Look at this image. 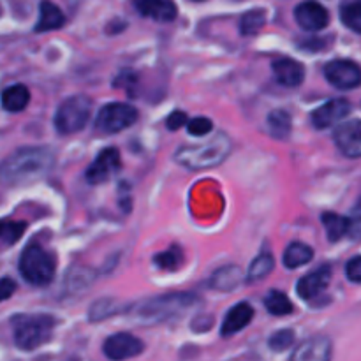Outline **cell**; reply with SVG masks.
I'll return each instance as SVG.
<instances>
[{
  "label": "cell",
  "instance_id": "obj_1",
  "mask_svg": "<svg viewBox=\"0 0 361 361\" xmlns=\"http://www.w3.org/2000/svg\"><path fill=\"white\" fill-rule=\"evenodd\" d=\"M55 164V154L46 147H25L6 157L0 164V185L21 187L48 175Z\"/></svg>",
  "mask_w": 361,
  "mask_h": 361
},
{
  "label": "cell",
  "instance_id": "obj_2",
  "mask_svg": "<svg viewBox=\"0 0 361 361\" xmlns=\"http://www.w3.org/2000/svg\"><path fill=\"white\" fill-rule=\"evenodd\" d=\"M231 152V140L228 134L219 133L204 143L185 145L180 147L175 154V161L187 169H208L222 164Z\"/></svg>",
  "mask_w": 361,
  "mask_h": 361
},
{
  "label": "cell",
  "instance_id": "obj_3",
  "mask_svg": "<svg viewBox=\"0 0 361 361\" xmlns=\"http://www.w3.org/2000/svg\"><path fill=\"white\" fill-rule=\"evenodd\" d=\"M14 344L21 351H34L51 341L55 330V317L46 314H23L14 316L13 321Z\"/></svg>",
  "mask_w": 361,
  "mask_h": 361
},
{
  "label": "cell",
  "instance_id": "obj_4",
  "mask_svg": "<svg viewBox=\"0 0 361 361\" xmlns=\"http://www.w3.org/2000/svg\"><path fill=\"white\" fill-rule=\"evenodd\" d=\"M197 302H200V298L192 293H175V295H164L147 300L136 307L134 314L141 323H162V321H168L178 314L185 312V310L192 309Z\"/></svg>",
  "mask_w": 361,
  "mask_h": 361
},
{
  "label": "cell",
  "instance_id": "obj_5",
  "mask_svg": "<svg viewBox=\"0 0 361 361\" xmlns=\"http://www.w3.org/2000/svg\"><path fill=\"white\" fill-rule=\"evenodd\" d=\"M20 274L28 284L32 286H48L55 277V257L42 249L39 243H30L27 249L21 252L20 257Z\"/></svg>",
  "mask_w": 361,
  "mask_h": 361
},
{
  "label": "cell",
  "instance_id": "obj_6",
  "mask_svg": "<svg viewBox=\"0 0 361 361\" xmlns=\"http://www.w3.org/2000/svg\"><path fill=\"white\" fill-rule=\"evenodd\" d=\"M90 115L92 99L83 94L73 95L59 106L53 123H55L56 133L62 134V136H69V134L80 133L87 126Z\"/></svg>",
  "mask_w": 361,
  "mask_h": 361
},
{
  "label": "cell",
  "instance_id": "obj_7",
  "mask_svg": "<svg viewBox=\"0 0 361 361\" xmlns=\"http://www.w3.org/2000/svg\"><path fill=\"white\" fill-rule=\"evenodd\" d=\"M137 120V111L130 104L126 102H111L101 108L97 120H95V129L104 134H116L123 129H129Z\"/></svg>",
  "mask_w": 361,
  "mask_h": 361
},
{
  "label": "cell",
  "instance_id": "obj_8",
  "mask_svg": "<svg viewBox=\"0 0 361 361\" xmlns=\"http://www.w3.org/2000/svg\"><path fill=\"white\" fill-rule=\"evenodd\" d=\"M122 168V159H120V152L115 147L104 148L101 154L95 157V161L85 171V178L90 185H99V183L108 182L111 176Z\"/></svg>",
  "mask_w": 361,
  "mask_h": 361
},
{
  "label": "cell",
  "instance_id": "obj_9",
  "mask_svg": "<svg viewBox=\"0 0 361 361\" xmlns=\"http://www.w3.org/2000/svg\"><path fill=\"white\" fill-rule=\"evenodd\" d=\"M324 76L338 90H353L361 85V67L351 60H331L324 66Z\"/></svg>",
  "mask_w": 361,
  "mask_h": 361
},
{
  "label": "cell",
  "instance_id": "obj_10",
  "mask_svg": "<svg viewBox=\"0 0 361 361\" xmlns=\"http://www.w3.org/2000/svg\"><path fill=\"white\" fill-rule=\"evenodd\" d=\"M295 18L300 27L309 32L323 30L330 23V13H328V9L323 4L316 2V0H307V2L300 4L295 9Z\"/></svg>",
  "mask_w": 361,
  "mask_h": 361
},
{
  "label": "cell",
  "instance_id": "obj_11",
  "mask_svg": "<svg viewBox=\"0 0 361 361\" xmlns=\"http://www.w3.org/2000/svg\"><path fill=\"white\" fill-rule=\"evenodd\" d=\"M102 351L109 360H129L143 353V342L130 334H116L104 342Z\"/></svg>",
  "mask_w": 361,
  "mask_h": 361
},
{
  "label": "cell",
  "instance_id": "obj_12",
  "mask_svg": "<svg viewBox=\"0 0 361 361\" xmlns=\"http://www.w3.org/2000/svg\"><path fill=\"white\" fill-rule=\"evenodd\" d=\"M349 113H351V102L345 101V99H331V101L324 102L323 106L314 109L310 120L317 129H328V127L344 120Z\"/></svg>",
  "mask_w": 361,
  "mask_h": 361
},
{
  "label": "cell",
  "instance_id": "obj_13",
  "mask_svg": "<svg viewBox=\"0 0 361 361\" xmlns=\"http://www.w3.org/2000/svg\"><path fill=\"white\" fill-rule=\"evenodd\" d=\"M338 150L349 159L361 157V120H351L337 127L334 134Z\"/></svg>",
  "mask_w": 361,
  "mask_h": 361
},
{
  "label": "cell",
  "instance_id": "obj_14",
  "mask_svg": "<svg viewBox=\"0 0 361 361\" xmlns=\"http://www.w3.org/2000/svg\"><path fill=\"white\" fill-rule=\"evenodd\" d=\"M331 281V267L324 264V267H319L317 270L310 271L309 275L302 277L296 284V293L302 300H314L328 288Z\"/></svg>",
  "mask_w": 361,
  "mask_h": 361
},
{
  "label": "cell",
  "instance_id": "obj_15",
  "mask_svg": "<svg viewBox=\"0 0 361 361\" xmlns=\"http://www.w3.org/2000/svg\"><path fill=\"white\" fill-rule=\"evenodd\" d=\"M133 6L141 16L152 18L161 23H169L178 14L176 4L173 0H133Z\"/></svg>",
  "mask_w": 361,
  "mask_h": 361
},
{
  "label": "cell",
  "instance_id": "obj_16",
  "mask_svg": "<svg viewBox=\"0 0 361 361\" xmlns=\"http://www.w3.org/2000/svg\"><path fill=\"white\" fill-rule=\"evenodd\" d=\"M271 69H274L275 80L281 85H284V87H300L303 80H305V67L300 62H296V60L288 59V56L275 60L271 63Z\"/></svg>",
  "mask_w": 361,
  "mask_h": 361
},
{
  "label": "cell",
  "instance_id": "obj_17",
  "mask_svg": "<svg viewBox=\"0 0 361 361\" xmlns=\"http://www.w3.org/2000/svg\"><path fill=\"white\" fill-rule=\"evenodd\" d=\"M252 317H254L252 307L245 302L238 303V305H235L228 314H226V319L221 328V335L222 337H233V335H236L238 331H242L243 328L249 326Z\"/></svg>",
  "mask_w": 361,
  "mask_h": 361
},
{
  "label": "cell",
  "instance_id": "obj_18",
  "mask_svg": "<svg viewBox=\"0 0 361 361\" xmlns=\"http://www.w3.org/2000/svg\"><path fill=\"white\" fill-rule=\"evenodd\" d=\"M296 361H324L331 358V342L326 337H314L305 341L291 356Z\"/></svg>",
  "mask_w": 361,
  "mask_h": 361
},
{
  "label": "cell",
  "instance_id": "obj_19",
  "mask_svg": "<svg viewBox=\"0 0 361 361\" xmlns=\"http://www.w3.org/2000/svg\"><path fill=\"white\" fill-rule=\"evenodd\" d=\"M63 23H66V16L59 6H55L49 0H42L39 4V20L35 25V32L56 30V28H62Z\"/></svg>",
  "mask_w": 361,
  "mask_h": 361
},
{
  "label": "cell",
  "instance_id": "obj_20",
  "mask_svg": "<svg viewBox=\"0 0 361 361\" xmlns=\"http://www.w3.org/2000/svg\"><path fill=\"white\" fill-rule=\"evenodd\" d=\"M0 101H2V108L6 109V111L20 113L23 111L28 106V102H30V92H28V88L25 87V85H11V87H7L6 90L2 92Z\"/></svg>",
  "mask_w": 361,
  "mask_h": 361
},
{
  "label": "cell",
  "instance_id": "obj_21",
  "mask_svg": "<svg viewBox=\"0 0 361 361\" xmlns=\"http://www.w3.org/2000/svg\"><path fill=\"white\" fill-rule=\"evenodd\" d=\"M312 257H314L312 247H309L307 243H302V242H293L289 243L288 249H286L282 261H284L286 268L295 270V268L305 267L307 263H310Z\"/></svg>",
  "mask_w": 361,
  "mask_h": 361
},
{
  "label": "cell",
  "instance_id": "obj_22",
  "mask_svg": "<svg viewBox=\"0 0 361 361\" xmlns=\"http://www.w3.org/2000/svg\"><path fill=\"white\" fill-rule=\"evenodd\" d=\"M242 270L235 264H229V267L219 268L210 279V286L219 291H233L236 286L242 282Z\"/></svg>",
  "mask_w": 361,
  "mask_h": 361
},
{
  "label": "cell",
  "instance_id": "obj_23",
  "mask_svg": "<svg viewBox=\"0 0 361 361\" xmlns=\"http://www.w3.org/2000/svg\"><path fill=\"white\" fill-rule=\"evenodd\" d=\"M267 127L271 137H275V140H286L291 134L293 129L291 115L288 111H284V109L271 111L267 118Z\"/></svg>",
  "mask_w": 361,
  "mask_h": 361
},
{
  "label": "cell",
  "instance_id": "obj_24",
  "mask_svg": "<svg viewBox=\"0 0 361 361\" xmlns=\"http://www.w3.org/2000/svg\"><path fill=\"white\" fill-rule=\"evenodd\" d=\"M321 222H323L324 229H326V235L330 242H338L345 235H349L348 217H342V215L334 214V212H326V214L321 215Z\"/></svg>",
  "mask_w": 361,
  "mask_h": 361
},
{
  "label": "cell",
  "instance_id": "obj_25",
  "mask_svg": "<svg viewBox=\"0 0 361 361\" xmlns=\"http://www.w3.org/2000/svg\"><path fill=\"white\" fill-rule=\"evenodd\" d=\"M341 20L353 32L361 34V0H344L341 6Z\"/></svg>",
  "mask_w": 361,
  "mask_h": 361
},
{
  "label": "cell",
  "instance_id": "obj_26",
  "mask_svg": "<svg viewBox=\"0 0 361 361\" xmlns=\"http://www.w3.org/2000/svg\"><path fill=\"white\" fill-rule=\"evenodd\" d=\"M264 307H267V310L271 314V316L282 317V316H288V314L293 312L291 300H289L284 293L277 291V289H274V291L268 293V296L264 298Z\"/></svg>",
  "mask_w": 361,
  "mask_h": 361
},
{
  "label": "cell",
  "instance_id": "obj_27",
  "mask_svg": "<svg viewBox=\"0 0 361 361\" xmlns=\"http://www.w3.org/2000/svg\"><path fill=\"white\" fill-rule=\"evenodd\" d=\"M275 267V259L270 252H263L252 261L249 268V275H247V281L249 282H256V281H263L264 277L271 274Z\"/></svg>",
  "mask_w": 361,
  "mask_h": 361
},
{
  "label": "cell",
  "instance_id": "obj_28",
  "mask_svg": "<svg viewBox=\"0 0 361 361\" xmlns=\"http://www.w3.org/2000/svg\"><path fill=\"white\" fill-rule=\"evenodd\" d=\"M264 23H267V14H264V11H249V13L243 14L242 20H240V32H242L243 35H254L264 27Z\"/></svg>",
  "mask_w": 361,
  "mask_h": 361
},
{
  "label": "cell",
  "instance_id": "obj_29",
  "mask_svg": "<svg viewBox=\"0 0 361 361\" xmlns=\"http://www.w3.org/2000/svg\"><path fill=\"white\" fill-rule=\"evenodd\" d=\"M183 261V254L180 247H171V249L164 250V252H159L154 256V264L161 270H168L173 271L182 264Z\"/></svg>",
  "mask_w": 361,
  "mask_h": 361
},
{
  "label": "cell",
  "instance_id": "obj_30",
  "mask_svg": "<svg viewBox=\"0 0 361 361\" xmlns=\"http://www.w3.org/2000/svg\"><path fill=\"white\" fill-rule=\"evenodd\" d=\"M27 224L18 221H0V242L6 245H14L23 236Z\"/></svg>",
  "mask_w": 361,
  "mask_h": 361
},
{
  "label": "cell",
  "instance_id": "obj_31",
  "mask_svg": "<svg viewBox=\"0 0 361 361\" xmlns=\"http://www.w3.org/2000/svg\"><path fill=\"white\" fill-rule=\"evenodd\" d=\"M270 349L271 351H284L295 344V331L291 330H281L270 337Z\"/></svg>",
  "mask_w": 361,
  "mask_h": 361
},
{
  "label": "cell",
  "instance_id": "obj_32",
  "mask_svg": "<svg viewBox=\"0 0 361 361\" xmlns=\"http://www.w3.org/2000/svg\"><path fill=\"white\" fill-rule=\"evenodd\" d=\"M212 127H214L212 120L204 118V116H197V118H192L187 122V130L192 136H204V134L210 133Z\"/></svg>",
  "mask_w": 361,
  "mask_h": 361
},
{
  "label": "cell",
  "instance_id": "obj_33",
  "mask_svg": "<svg viewBox=\"0 0 361 361\" xmlns=\"http://www.w3.org/2000/svg\"><path fill=\"white\" fill-rule=\"evenodd\" d=\"M345 275L351 282L361 284V256H355L345 264Z\"/></svg>",
  "mask_w": 361,
  "mask_h": 361
},
{
  "label": "cell",
  "instance_id": "obj_34",
  "mask_svg": "<svg viewBox=\"0 0 361 361\" xmlns=\"http://www.w3.org/2000/svg\"><path fill=\"white\" fill-rule=\"evenodd\" d=\"M187 122H189V118H187L185 113L173 111L171 115L168 116V120H166V127H168L169 130H176V129H180V127L187 126Z\"/></svg>",
  "mask_w": 361,
  "mask_h": 361
},
{
  "label": "cell",
  "instance_id": "obj_35",
  "mask_svg": "<svg viewBox=\"0 0 361 361\" xmlns=\"http://www.w3.org/2000/svg\"><path fill=\"white\" fill-rule=\"evenodd\" d=\"M349 235L353 238H360L361 236V203L355 208V214L349 217Z\"/></svg>",
  "mask_w": 361,
  "mask_h": 361
},
{
  "label": "cell",
  "instance_id": "obj_36",
  "mask_svg": "<svg viewBox=\"0 0 361 361\" xmlns=\"http://www.w3.org/2000/svg\"><path fill=\"white\" fill-rule=\"evenodd\" d=\"M16 288L18 286L13 279H9V277L0 279V302H6V300H9L11 296L14 295V291H16Z\"/></svg>",
  "mask_w": 361,
  "mask_h": 361
}]
</instances>
